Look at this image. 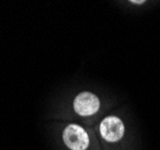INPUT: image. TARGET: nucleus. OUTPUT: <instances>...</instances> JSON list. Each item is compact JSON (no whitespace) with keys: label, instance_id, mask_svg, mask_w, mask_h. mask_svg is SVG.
<instances>
[{"label":"nucleus","instance_id":"nucleus-2","mask_svg":"<svg viewBox=\"0 0 160 150\" xmlns=\"http://www.w3.org/2000/svg\"><path fill=\"white\" fill-rule=\"evenodd\" d=\"M99 107H100L99 99L94 94L88 93V91H84V93L77 95L73 101V108H75L76 113L80 115H83V117L95 114Z\"/></svg>","mask_w":160,"mask_h":150},{"label":"nucleus","instance_id":"nucleus-4","mask_svg":"<svg viewBox=\"0 0 160 150\" xmlns=\"http://www.w3.org/2000/svg\"><path fill=\"white\" fill-rule=\"evenodd\" d=\"M132 2H134V4H143L144 1L143 0H140V1H132Z\"/></svg>","mask_w":160,"mask_h":150},{"label":"nucleus","instance_id":"nucleus-3","mask_svg":"<svg viewBox=\"0 0 160 150\" xmlns=\"http://www.w3.org/2000/svg\"><path fill=\"white\" fill-rule=\"evenodd\" d=\"M124 125L122 120L117 117L105 118L100 124V133L102 138L108 142H117L124 134Z\"/></svg>","mask_w":160,"mask_h":150},{"label":"nucleus","instance_id":"nucleus-1","mask_svg":"<svg viewBox=\"0 0 160 150\" xmlns=\"http://www.w3.org/2000/svg\"><path fill=\"white\" fill-rule=\"evenodd\" d=\"M65 145L71 150H86L89 145V138L84 128L78 125H69L63 133Z\"/></svg>","mask_w":160,"mask_h":150}]
</instances>
